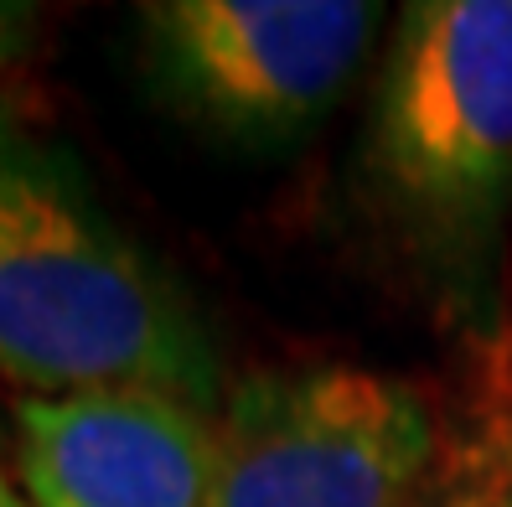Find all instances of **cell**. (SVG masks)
<instances>
[{
    "instance_id": "6da1fadb",
    "label": "cell",
    "mask_w": 512,
    "mask_h": 507,
    "mask_svg": "<svg viewBox=\"0 0 512 507\" xmlns=\"http://www.w3.org/2000/svg\"><path fill=\"white\" fill-rule=\"evenodd\" d=\"M0 378L26 399L161 394L223 409L192 301L119 228L73 151L0 114Z\"/></svg>"
},
{
    "instance_id": "7a4b0ae2",
    "label": "cell",
    "mask_w": 512,
    "mask_h": 507,
    "mask_svg": "<svg viewBox=\"0 0 512 507\" xmlns=\"http://www.w3.org/2000/svg\"><path fill=\"white\" fill-rule=\"evenodd\" d=\"M373 161L399 207L450 244L512 202V0L404 6L383 57Z\"/></svg>"
},
{
    "instance_id": "3957f363",
    "label": "cell",
    "mask_w": 512,
    "mask_h": 507,
    "mask_svg": "<svg viewBox=\"0 0 512 507\" xmlns=\"http://www.w3.org/2000/svg\"><path fill=\"white\" fill-rule=\"evenodd\" d=\"M440 435L425 394L368 368H280L213 414V507H414Z\"/></svg>"
},
{
    "instance_id": "277c9868",
    "label": "cell",
    "mask_w": 512,
    "mask_h": 507,
    "mask_svg": "<svg viewBox=\"0 0 512 507\" xmlns=\"http://www.w3.org/2000/svg\"><path fill=\"white\" fill-rule=\"evenodd\" d=\"M140 16L161 99L249 151L316 130L383 21L363 0H161Z\"/></svg>"
},
{
    "instance_id": "5b68a950",
    "label": "cell",
    "mask_w": 512,
    "mask_h": 507,
    "mask_svg": "<svg viewBox=\"0 0 512 507\" xmlns=\"http://www.w3.org/2000/svg\"><path fill=\"white\" fill-rule=\"evenodd\" d=\"M32 507H213V414L161 394L16 399Z\"/></svg>"
},
{
    "instance_id": "8992f818",
    "label": "cell",
    "mask_w": 512,
    "mask_h": 507,
    "mask_svg": "<svg viewBox=\"0 0 512 507\" xmlns=\"http://www.w3.org/2000/svg\"><path fill=\"white\" fill-rule=\"evenodd\" d=\"M414 507H512V487H471V492H440V497H430L425 487V497Z\"/></svg>"
},
{
    "instance_id": "52a82bcc",
    "label": "cell",
    "mask_w": 512,
    "mask_h": 507,
    "mask_svg": "<svg viewBox=\"0 0 512 507\" xmlns=\"http://www.w3.org/2000/svg\"><path fill=\"white\" fill-rule=\"evenodd\" d=\"M26 32H32V11L26 6H0V73L11 68V57L21 52Z\"/></svg>"
},
{
    "instance_id": "ba28073f",
    "label": "cell",
    "mask_w": 512,
    "mask_h": 507,
    "mask_svg": "<svg viewBox=\"0 0 512 507\" xmlns=\"http://www.w3.org/2000/svg\"><path fill=\"white\" fill-rule=\"evenodd\" d=\"M0 507H32V502H26V492L11 482L6 471H0Z\"/></svg>"
},
{
    "instance_id": "9c48e42d",
    "label": "cell",
    "mask_w": 512,
    "mask_h": 507,
    "mask_svg": "<svg viewBox=\"0 0 512 507\" xmlns=\"http://www.w3.org/2000/svg\"><path fill=\"white\" fill-rule=\"evenodd\" d=\"M0 451H6V425H0Z\"/></svg>"
}]
</instances>
